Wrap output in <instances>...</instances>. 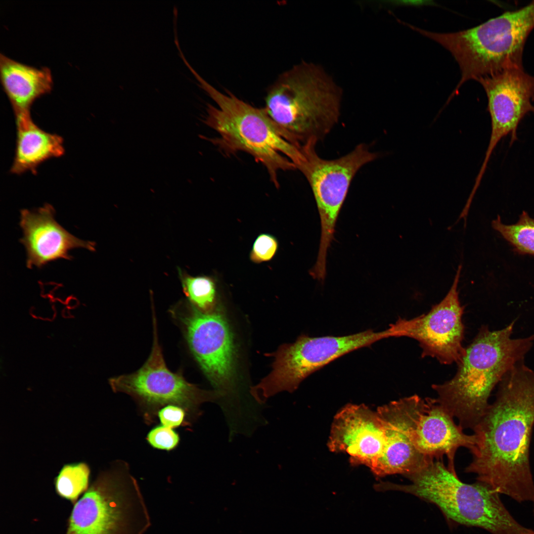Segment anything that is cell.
Instances as JSON below:
<instances>
[{
	"label": "cell",
	"instance_id": "obj_1",
	"mask_svg": "<svg viewBox=\"0 0 534 534\" xmlns=\"http://www.w3.org/2000/svg\"><path fill=\"white\" fill-rule=\"evenodd\" d=\"M534 371L522 360L503 376L494 401L473 428L476 444L465 472L518 502H534Z\"/></svg>",
	"mask_w": 534,
	"mask_h": 534
},
{
	"label": "cell",
	"instance_id": "obj_2",
	"mask_svg": "<svg viewBox=\"0 0 534 534\" xmlns=\"http://www.w3.org/2000/svg\"><path fill=\"white\" fill-rule=\"evenodd\" d=\"M514 321L490 330L483 325L457 364L450 380L432 386L437 400L456 418L464 430H472L487 410L493 389L519 362L523 360L534 341V335L512 338Z\"/></svg>",
	"mask_w": 534,
	"mask_h": 534
},
{
	"label": "cell",
	"instance_id": "obj_3",
	"mask_svg": "<svg viewBox=\"0 0 534 534\" xmlns=\"http://www.w3.org/2000/svg\"><path fill=\"white\" fill-rule=\"evenodd\" d=\"M341 91L319 66L304 62L269 88L264 107L284 138L299 149L324 138L337 123Z\"/></svg>",
	"mask_w": 534,
	"mask_h": 534
},
{
	"label": "cell",
	"instance_id": "obj_4",
	"mask_svg": "<svg viewBox=\"0 0 534 534\" xmlns=\"http://www.w3.org/2000/svg\"><path fill=\"white\" fill-rule=\"evenodd\" d=\"M187 67L215 104H208L204 120L218 134L211 141L226 154L244 152L251 155L266 168L270 180L278 187V173L297 169L303 160L300 150L283 137L264 108L220 91L190 65Z\"/></svg>",
	"mask_w": 534,
	"mask_h": 534
},
{
	"label": "cell",
	"instance_id": "obj_5",
	"mask_svg": "<svg viewBox=\"0 0 534 534\" xmlns=\"http://www.w3.org/2000/svg\"><path fill=\"white\" fill-rule=\"evenodd\" d=\"M406 485L380 482L377 491L396 490L435 504L447 518L459 524L483 529L491 534H532L505 508L499 493L480 481L462 482L442 460H433L417 471L406 475Z\"/></svg>",
	"mask_w": 534,
	"mask_h": 534
},
{
	"label": "cell",
	"instance_id": "obj_6",
	"mask_svg": "<svg viewBox=\"0 0 534 534\" xmlns=\"http://www.w3.org/2000/svg\"><path fill=\"white\" fill-rule=\"evenodd\" d=\"M534 29L533 1L465 30L441 33L419 29L418 32L448 50L458 63L461 77L449 96L452 99L468 80L523 68L524 46Z\"/></svg>",
	"mask_w": 534,
	"mask_h": 534
},
{
	"label": "cell",
	"instance_id": "obj_7",
	"mask_svg": "<svg viewBox=\"0 0 534 534\" xmlns=\"http://www.w3.org/2000/svg\"><path fill=\"white\" fill-rule=\"evenodd\" d=\"M151 519L127 467L100 473L74 504L65 534H145Z\"/></svg>",
	"mask_w": 534,
	"mask_h": 534
},
{
	"label": "cell",
	"instance_id": "obj_8",
	"mask_svg": "<svg viewBox=\"0 0 534 534\" xmlns=\"http://www.w3.org/2000/svg\"><path fill=\"white\" fill-rule=\"evenodd\" d=\"M178 314L189 348L211 385L220 395L217 403L226 424L237 426L253 410L239 394L235 382V351L225 317L217 312H204L191 305Z\"/></svg>",
	"mask_w": 534,
	"mask_h": 534
},
{
	"label": "cell",
	"instance_id": "obj_9",
	"mask_svg": "<svg viewBox=\"0 0 534 534\" xmlns=\"http://www.w3.org/2000/svg\"><path fill=\"white\" fill-rule=\"evenodd\" d=\"M376 412L383 423L403 435L423 455L432 460L445 456L453 472L458 449L464 447L471 453L475 450V435L464 433L436 398L414 395L380 406Z\"/></svg>",
	"mask_w": 534,
	"mask_h": 534
},
{
	"label": "cell",
	"instance_id": "obj_10",
	"mask_svg": "<svg viewBox=\"0 0 534 534\" xmlns=\"http://www.w3.org/2000/svg\"><path fill=\"white\" fill-rule=\"evenodd\" d=\"M389 328L372 329L350 335L311 337L304 335L292 344L282 345L275 355L273 369L258 385L251 388L253 398L266 403L279 392L296 390L306 377L342 356L392 337Z\"/></svg>",
	"mask_w": 534,
	"mask_h": 534
},
{
	"label": "cell",
	"instance_id": "obj_11",
	"mask_svg": "<svg viewBox=\"0 0 534 534\" xmlns=\"http://www.w3.org/2000/svg\"><path fill=\"white\" fill-rule=\"evenodd\" d=\"M315 145L310 143L300 148L304 159L297 169L304 175L312 188L320 216V244L312 272L316 276L323 277L326 274L327 252L351 183L359 170L375 160L378 155L360 143L342 157L327 160L318 155Z\"/></svg>",
	"mask_w": 534,
	"mask_h": 534
},
{
	"label": "cell",
	"instance_id": "obj_12",
	"mask_svg": "<svg viewBox=\"0 0 534 534\" xmlns=\"http://www.w3.org/2000/svg\"><path fill=\"white\" fill-rule=\"evenodd\" d=\"M153 343L151 353L137 371L111 378L109 381L114 392L126 393L142 407L147 420L151 421L161 407L179 406L190 420L202 414L200 405L207 401L217 402L220 394L205 390L189 383L181 372H173L167 367L159 344L155 310L152 308Z\"/></svg>",
	"mask_w": 534,
	"mask_h": 534
},
{
	"label": "cell",
	"instance_id": "obj_13",
	"mask_svg": "<svg viewBox=\"0 0 534 534\" xmlns=\"http://www.w3.org/2000/svg\"><path fill=\"white\" fill-rule=\"evenodd\" d=\"M461 268L459 265L448 292L428 312L409 319L399 317L392 324L395 337L416 340L422 357L435 358L443 364H457L465 351L463 346L464 308L457 289Z\"/></svg>",
	"mask_w": 534,
	"mask_h": 534
},
{
	"label": "cell",
	"instance_id": "obj_14",
	"mask_svg": "<svg viewBox=\"0 0 534 534\" xmlns=\"http://www.w3.org/2000/svg\"><path fill=\"white\" fill-rule=\"evenodd\" d=\"M483 87L488 100L491 133L482 165L475 180L479 185L492 153L499 142L510 136L517 140V131L523 118L534 113V76L523 68H509L476 80Z\"/></svg>",
	"mask_w": 534,
	"mask_h": 534
},
{
	"label": "cell",
	"instance_id": "obj_15",
	"mask_svg": "<svg viewBox=\"0 0 534 534\" xmlns=\"http://www.w3.org/2000/svg\"><path fill=\"white\" fill-rule=\"evenodd\" d=\"M385 442L384 427L377 412L364 404L349 403L335 415L327 445L333 452L349 455L352 465L370 469L382 455Z\"/></svg>",
	"mask_w": 534,
	"mask_h": 534
},
{
	"label": "cell",
	"instance_id": "obj_16",
	"mask_svg": "<svg viewBox=\"0 0 534 534\" xmlns=\"http://www.w3.org/2000/svg\"><path fill=\"white\" fill-rule=\"evenodd\" d=\"M55 213L53 206L47 203L36 210L20 211V242L26 250L28 268L41 267L57 259H71L69 251L75 248L95 250L94 242L81 240L68 232L56 222Z\"/></svg>",
	"mask_w": 534,
	"mask_h": 534
},
{
	"label": "cell",
	"instance_id": "obj_17",
	"mask_svg": "<svg viewBox=\"0 0 534 534\" xmlns=\"http://www.w3.org/2000/svg\"><path fill=\"white\" fill-rule=\"evenodd\" d=\"M0 77L15 116L30 114L33 102L50 92L53 87L51 72L48 67L26 65L2 53Z\"/></svg>",
	"mask_w": 534,
	"mask_h": 534
},
{
	"label": "cell",
	"instance_id": "obj_18",
	"mask_svg": "<svg viewBox=\"0 0 534 534\" xmlns=\"http://www.w3.org/2000/svg\"><path fill=\"white\" fill-rule=\"evenodd\" d=\"M15 119L16 141L11 173L20 175L29 171L36 174L42 163L64 154L62 137L41 129L31 114L17 116Z\"/></svg>",
	"mask_w": 534,
	"mask_h": 534
},
{
	"label": "cell",
	"instance_id": "obj_19",
	"mask_svg": "<svg viewBox=\"0 0 534 534\" xmlns=\"http://www.w3.org/2000/svg\"><path fill=\"white\" fill-rule=\"evenodd\" d=\"M383 424L385 445L382 455L370 469L375 475L380 477L394 474L405 476L418 471L433 460L418 451L400 433Z\"/></svg>",
	"mask_w": 534,
	"mask_h": 534
},
{
	"label": "cell",
	"instance_id": "obj_20",
	"mask_svg": "<svg viewBox=\"0 0 534 534\" xmlns=\"http://www.w3.org/2000/svg\"><path fill=\"white\" fill-rule=\"evenodd\" d=\"M90 475V468L86 462L64 465L54 480L56 493L74 504L89 489Z\"/></svg>",
	"mask_w": 534,
	"mask_h": 534
},
{
	"label": "cell",
	"instance_id": "obj_21",
	"mask_svg": "<svg viewBox=\"0 0 534 534\" xmlns=\"http://www.w3.org/2000/svg\"><path fill=\"white\" fill-rule=\"evenodd\" d=\"M492 227L498 232L520 255H534V219L523 211L518 221L513 224H505L499 216L491 222Z\"/></svg>",
	"mask_w": 534,
	"mask_h": 534
},
{
	"label": "cell",
	"instance_id": "obj_22",
	"mask_svg": "<svg viewBox=\"0 0 534 534\" xmlns=\"http://www.w3.org/2000/svg\"><path fill=\"white\" fill-rule=\"evenodd\" d=\"M178 270L182 290L190 305L202 312H211L217 301V280L213 276H192L180 268Z\"/></svg>",
	"mask_w": 534,
	"mask_h": 534
},
{
	"label": "cell",
	"instance_id": "obj_23",
	"mask_svg": "<svg viewBox=\"0 0 534 534\" xmlns=\"http://www.w3.org/2000/svg\"><path fill=\"white\" fill-rule=\"evenodd\" d=\"M278 242L275 237L268 233H262L255 239L250 253V260L256 264L268 262L275 255Z\"/></svg>",
	"mask_w": 534,
	"mask_h": 534
},
{
	"label": "cell",
	"instance_id": "obj_24",
	"mask_svg": "<svg viewBox=\"0 0 534 534\" xmlns=\"http://www.w3.org/2000/svg\"><path fill=\"white\" fill-rule=\"evenodd\" d=\"M146 440L155 448L170 451L177 446L179 437L173 429L161 425L151 429L147 435Z\"/></svg>",
	"mask_w": 534,
	"mask_h": 534
},
{
	"label": "cell",
	"instance_id": "obj_25",
	"mask_svg": "<svg viewBox=\"0 0 534 534\" xmlns=\"http://www.w3.org/2000/svg\"><path fill=\"white\" fill-rule=\"evenodd\" d=\"M157 414L162 425L172 429L178 427L183 423H188L185 420L188 417L186 411L177 405H167L161 408Z\"/></svg>",
	"mask_w": 534,
	"mask_h": 534
},
{
	"label": "cell",
	"instance_id": "obj_26",
	"mask_svg": "<svg viewBox=\"0 0 534 534\" xmlns=\"http://www.w3.org/2000/svg\"><path fill=\"white\" fill-rule=\"evenodd\" d=\"M533 534H534V531L533 532Z\"/></svg>",
	"mask_w": 534,
	"mask_h": 534
}]
</instances>
